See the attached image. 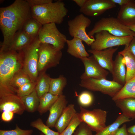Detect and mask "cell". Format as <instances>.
<instances>
[{"label": "cell", "mask_w": 135, "mask_h": 135, "mask_svg": "<svg viewBox=\"0 0 135 135\" xmlns=\"http://www.w3.org/2000/svg\"><path fill=\"white\" fill-rule=\"evenodd\" d=\"M72 1L80 8L84 6L87 0H73Z\"/></svg>", "instance_id": "7bdbcfd3"}, {"label": "cell", "mask_w": 135, "mask_h": 135, "mask_svg": "<svg viewBox=\"0 0 135 135\" xmlns=\"http://www.w3.org/2000/svg\"><path fill=\"white\" fill-rule=\"evenodd\" d=\"M127 27L130 30L135 33V24Z\"/></svg>", "instance_id": "f6af8a7d"}, {"label": "cell", "mask_w": 135, "mask_h": 135, "mask_svg": "<svg viewBox=\"0 0 135 135\" xmlns=\"http://www.w3.org/2000/svg\"><path fill=\"white\" fill-rule=\"evenodd\" d=\"M38 70L39 73L56 66L60 63L62 53L61 50L47 44L41 43L38 51Z\"/></svg>", "instance_id": "8992f818"}, {"label": "cell", "mask_w": 135, "mask_h": 135, "mask_svg": "<svg viewBox=\"0 0 135 135\" xmlns=\"http://www.w3.org/2000/svg\"><path fill=\"white\" fill-rule=\"evenodd\" d=\"M36 84V82H32L23 85L18 89L16 94L20 97L29 94L35 89Z\"/></svg>", "instance_id": "e575fe53"}, {"label": "cell", "mask_w": 135, "mask_h": 135, "mask_svg": "<svg viewBox=\"0 0 135 135\" xmlns=\"http://www.w3.org/2000/svg\"><path fill=\"white\" fill-rule=\"evenodd\" d=\"M102 30L106 31L116 36H130L135 37V32L122 24L117 18L113 17L104 18L100 19L95 23L88 34L92 38L96 34Z\"/></svg>", "instance_id": "5b68a950"}, {"label": "cell", "mask_w": 135, "mask_h": 135, "mask_svg": "<svg viewBox=\"0 0 135 135\" xmlns=\"http://www.w3.org/2000/svg\"><path fill=\"white\" fill-rule=\"evenodd\" d=\"M114 101L122 114L130 119H135V98H122Z\"/></svg>", "instance_id": "603a6c76"}, {"label": "cell", "mask_w": 135, "mask_h": 135, "mask_svg": "<svg viewBox=\"0 0 135 135\" xmlns=\"http://www.w3.org/2000/svg\"><path fill=\"white\" fill-rule=\"evenodd\" d=\"M74 135H93L92 131L85 123L81 122L74 132Z\"/></svg>", "instance_id": "8d00e7d4"}, {"label": "cell", "mask_w": 135, "mask_h": 135, "mask_svg": "<svg viewBox=\"0 0 135 135\" xmlns=\"http://www.w3.org/2000/svg\"><path fill=\"white\" fill-rule=\"evenodd\" d=\"M111 135H129L126 125L124 124L122 127L118 128Z\"/></svg>", "instance_id": "ab89813d"}, {"label": "cell", "mask_w": 135, "mask_h": 135, "mask_svg": "<svg viewBox=\"0 0 135 135\" xmlns=\"http://www.w3.org/2000/svg\"><path fill=\"white\" fill-rule=\"evenodd\" d=\"M91 23V21L88 18L82 14H79L68 22L69 33L72 37L78 38L90 46L95 39L94 37L90 38L88 36L86 29Z\"/></svg>", "instance_id": "8fae6325"}, {"label": "cell", "mask_w": 135, "mask_h": 135, "mask_svg": "<svg viewBox=\"0 0 135 135\" xmlns=\"http://www.w3.org/2000/svg\"><path fill=\"white\" fill-rule=\"evenodd\" d=\"M32 18L30 7L26 0H16L10 6L0 8V28L4 38L0 50L8 46L15 34Z\"/></svg>", "instance_id": "6da1fadb"}, {"label": "cell", "mask_w": 135, "mask_h": 135, "mask_svg": "<svg viewBox=\"0 0 135 135\" xmlns=\"http://www.w3.org/2000/svg\"><path fill=\"white\" fill-rule=\"evenodd\" d=\"M80 86L90 90L100 92L111 97H114L123 86L106 79L88 78L81 80Z\"/></svg>", "instance_id": "ba28073f"}, {"label": "cell", "mask_w": 135, "mask_h": 135, "mask_svg": "<svg viewBox=\"0 0 135 135\" xmlns=\"http://www.w3.org/2000/svg\"><path fill=\"white\" fill-rule=\"evenodd\" d=\"M118 49V48L112 47L100 50L90 49L88 51L92 54L102 67L108 70L111 74L114 62L113 55Z\"/></svg>", "instance_id": "9a60e30c"}, {"label": "cell", "mask_w": 135, "mask_h": 135, "mask_svg": "<svg viewBox=\"0 0 135 135\" xmlns=\"http://www.w3.org/2000/svg\"><path fill=\"white\" fill-rule=\"evenodd\" d=\"M116 18L127 26L135 24V1L131 0L128 3L120 6Z\"/></svg>", "instance_id": "e0dca14e"}, {"label": "cell", "mask_w": 135, "mask_h": 135, "mask_svg": "<svg viewBox=\"0 0 135 135\" xmlns=\"http://www.w3.org/2000/svg\"><path fill=\"white\" fill-rule=\"evenodd\" d=\"M42 25L32 18L24 24L22 30L28 36L33 39L38 36Z\"/></svg>", "instance_id": "484cf974"}, {"label": "cell", "mask_w": 135, "mask_h": 135, "mask_svg": "<svg viewBox=\"0 0 135 135\" xmlns=\"http://www.w3.org/2000/svg\"><path fill=\"white\" fill-rule=\"evenodd\" d=\"M32 130H24L20 128L17 125L16 128L10 130H0V135H32Z\"/></svg>", "instance_id": "d590c367"}, {"label": "cell", "mask_w": 135, "mask_h": 135, "mask_svg": "<svg viewBox=\"0 0 135 135\" xmlns=\"http://www.w3.org/2000/svg\"><path fill=\"white\" fill-rule=\"evenodd\" d=\"M40 43L38 36L33 39L28 46L18 52L22 60V69L33 82H36L38 75V51Z\"/></svg>", "instance_id": "277c9868"}, {"label": "cell", "mask_w": 135, "mask_h": 135, "mask_svg": "<svg viewBox=\"0 0 135 135\" xmlns=\"http://www.w3.org/2000/svg\"><path fill=\"white\" fill-rule=\"evenodd\" d=\"M68 102L65 96L63 94L58 98L49 111V114L46 122V125L50 128L54 127L58 119L67 107Z\"/></svg>", "instance_id": "2e32d148"}, {"label": "cell", "mask_w": 135, "mask_h": 135, "mask_svg": "<svg viewBox=\"0 0 135 135\" xmlns=\"http://www.w3.org/2000/svg\"><path fill=\"white\" fill-rule=\"evenodd\" d=\"M67 84L66 78L60 75L57 78H51L49 92L58 96L63 94V91Z\"/></svg>", "instance_id": "4316f807"}, {"label": "cell", "mask_w": 135, "mask_h": 135, "mask_svg": "<svg viewBox=\"0 0 135 135\" xmlns=\"http://www.w3.org/2000/svg\"><path fill=\"white\" fill-rule=\"evenodd\" d=\"M128 98H135V77L126 82L122 88L112 98L114 101Z\"/></svg>", "instance_id": "d4e9b609"}, {"label": "cell", "mask_w": 135, "mask_h": 135, "mask_svg": "<svg viewBox=\"0 0 135 135\" xmlns=\"http://www.w3.org/2000/svg\"><path fill=\"white\" fill-rule=\"evenodd\" d=\"M26 0L30 7L53 2V0Z\"/></svg>", "instance_id": "74e56055"}, {"label": "cell", "mask_w": 135, "mask_h": 135, "mask_svg": "<svg viewBox=\"0 0 135 135\" xmlns=\"http://www.w3.org/2000/svg\"><path fill=\"white\" fill-rule=\"evenodd\" d=\"M32 82L28 75L22 69L14 78L10 85L13 90L16 94L17 90L19 87L26 84Z\"/></svg>", "instance_id": "4dcf8cb0"}, {"label": "cell", "mask_w": 135, "mask_h": 135, "mask_svg": "<svg viewBox=\"0 0 135 135\" xmlns=\"http://www.w3.org/2000/svg\"><path fill=\"white\" fill-rule=\"evenodd\" d=\"M94 100L93 94L88 91H83L78 96V102L80 106L83 107L91 105L93 102Z\"/></svg>", "instance_id": "d6a6232c"}, {"label": "cell", "mask_w": 135, "mask_h": 135, "mask_svg": "<svg viewBox=\"0 0 135 135\" xmlns=\"http://www.w3.org/2000/svg\"><path fill=\"white\" fill-rule=\"evenodd\" d=\"M33 40L22 30H20L15 34L8 46L4 50H0V51L8 50L18 52L28 46Z\"/></svg>", "instance_id": "ac0fdd59"}, {"label": "cell", "mask_w": 135, "mask_h": 135, "mask_svg": "<svg viewBox=\"0 0 135 135\" xmlns=\"http://www.w3.org/2000/svg\"><path fill=\"white\" fill-rule=\"evenodd\" d=\"M129 49L135 56V37H134L129 46Z\"/></svg>", "instance_id": "60d3db41"}, {"label": "cell", "mask_w": 135, "mask_h": 135, "mask_svg": "<svg viewBox=\"0 0 135 135\" xmlns=\"http://www.w3.org/2000/svg\"><path fill=\"white\" fill-rule=\"evenodd\" d=\"M129 135H135V124L127 128Z\"/></svg>", "instance_id": "ee69618b"}, {"label": "cell", "mask_w": 135, "mask_h": 135, "mask_svg": "<svg viewBox=\"0 0 135 135\" xmlns=\"http://www.w3.org/2000/svg\"><path fill=\"white\" fill-rule=\"evenodd\" d=\"M59 96L48 92L40 98L39 104L37 110L38 112L42 114L49 110Z\"/></svg>", "instance_id": "f1b7e54d"}, {"label": "cell", "mask_w": 135, "mask_h": 135, "mask_svg": "<svg viewBox=\"0 0 135 135\" xmlns=\"http://www.w3.org/2000/svg\"><path fill=\"white\" fill-rule=\"evenodd\" d=\"M123 56L118 53L114 61L111 74L112 80L124 86L126 82V69Z\"/></svg>", "instance_id": "d6986e66"}, {"label": "cell", "mask_w": 135, "mask_h": 135, "mask_svg": "<svg viewBox=\"0 0 135 135\" xmlns=\"http://www.w3.org/2000/svg\"><path fill=\"white\" fill-rule=\"evenodd\" d=\"M20 98L27 111L33 112L37 110L39 104L40 98L35 89L29 94Z\"/></svg>", "instance_id": "83f0119b"}, {"label": "cell", "mask_w": 135, "mask_h": 135, "mask_svg": "<svg viewBox=\"0 0 135 135\" xmlns=\"http://www.w3.org/2000/svg\"><path fill=\"white\" fill-rule=\"evenodd\" d=\"M25 110L21 98L16 94H8L0 97V112L10 111L14 114L20 115Z\"/></svg>", "instance_id": "5bb4252c"}, {"label": "cell", "mask_w": 135, "mask_h": 135, "mask_svg": "<svg viewBox=\"0 0 135 135\" xmlns=\"http://www.w3.org/2000/svg\"><path fill=\"white\" fill-rule=\"evenodd\" d=\"M116 6L111 0H87L79 11L84 15L94 17L100 16L107 10Z\"/></svg>", "instance_id": "4fadbf2b"}, {"label": "cell", "mask_w": 135, "mask_h": 135, "mask_svg": "<svg viewBox=\"0 0 135 135\" xmlns=\"http://www.w3.org/2000/svg\"><path fill=\"white\" fill-rule=\"evenodd\" d=\"M32 18L42 25L50 23L60 24L67 15L68 10L61 0L30 7Z\"/></svg>", "instance_id": "3957f363"}, {"label": "cell", "mask_w": 135, "mask_h": 135, "mask_svg": "<svg viewBox=\"0 0 135 135\" xmlns=\"http://www.w3.org/2000/svg\"><path fill=\"white\" fill-rule=\"evenodd\" d=\"M30 124L31 126L40 130L45 135H59L58 132L52 130L44 124L40 118L31 122Z\"/></svg>", "instance_id": "1f68e13d"}, {"label": "cell", "mask_w": 135, "mask_h": 135, "mask_svg": "<svg viewBox=\"0 0 135 135\" xmlns=\"http://www.w3.org/2000/svg\"><path fill=\"white\" fill-rule=\"evenodd\" d=\"M22 68V60L18 52L8 50L0 51V97L16 94L12 88L11 83L15 76Z\"/></svg>", "instance_id": "7a4b0ae2"}, {"label": "cell", "mask_w": 135, "mask_h": 135, "mask_svg": "<svg viewBox=\"0 0 135 135\" xmlns=\"http://www.w3.org/2000/svg\"><path fill=\"white\" fill-rule=\"evenodd\" d=\"M38 38L41 43L51 44L61 50L64 48L67 40L66 35L59 31L54 23L43 25Z\"/></svg>", "instance_id": "30bf717a"}, {"label": "cell", "mask_w": 135, "mask_h": 135, "mask_svg": "<svg viewBox=\"0 0 135 135\" xmlns=\"http://www.w3.org/2000/svg\"><path fill=\"white\" fill-rule=\"evenodd\" d=\"M82 40L76 37L71 40H67L66 43L68 46L67 52L71 55L81 59L88 57L89 54L86 50Z\"/></svg>", "instance_id": "ffe728a7"}, {"label": "cell", "mask_w": 135, "mask_h": 135, "mask_svg": "<svg viewBox=\"0 0 135 135\" xmlns=\"http://www.w3.org/2000/svg\"><path fill=\"white\" fill-rule=\"evenodd\" d=\"M40 135H45L44 134L42 133V132H41L40 134Z\"/></svg>", "instance_id": "bcb514c9"}, {"label": "cell", "mask_w": 135, "mask_h": 135, "mask_svg": "<svg viewBox=\"0 0 135 135\" xmlns=\"http://www.w3.org/2000/svg\"><path fill=\"white\" fill-rule=\"evenodd\" d=\"M51 78L46 72L38 74L35 89L39 98L49 92Z\"/></svg>", "instance_id": "cb8c5ba5"}, {"label": "cell", "mask_w": 135, "mask_h": 135, "mask_svg": "<svg viewBox=\"0 0 135 135\" xmlns=\"http://www.w3.org/2000/svg\"><path fill=\"white\" fill-rule=\"evenodd\" d=\"M76 113L74 104L67 106L54 126L58 132L60 133L65 130Z\"/></svg>", "instance_id": "7402d4cb"}, {"label": "cell", "mask_w": 135, "mask_h": 135, "mask_svg": "<svg viewBox=\"0 0 135 135\" xmlns=\"http://www.w3.org/2000/svg\"><path fill=\"white\" fill-rule=\"evenodd\" d=\"M81 122L76 113L68 126L62 133H60L59 135H72Z\"/></svg>", "instance_id": "836d02e7"}, {"label": "cell", "mask_w": 135, "mask_h": 135, "mask_svg": "<svg viewBox=\"0 0 135 135\" xmlns=\"http://www.w3.org/2000/svg\"><path fill=\"white\" fill-rule=\"evenodd\" d=\"M132 119L123 114L119 115L112 124L106 126L102 131L94 135H111L123 124L130 121Z\"/></svg>", "instance_id": "f546056e"}, {"label": "cell", "mask_w": 135, "mask_h": 135, "mask_svg": "<svg viewBox=\"0 0 135 135\" xmlns=\"http://www.w3.org/2000/svg\"><path fill=\"white\" fill-rule=\"evenodd\" d=\"M131 0H111L113 2L118 4L120 6L125 4L129 2Z\"/></svg>", "instance_id": "b9f144b4"}, {"label": "cell", "mask_w": 135, "mask_h": 135, "mask_svg": "<svg viewBox=\"0 0 135 135\" xmlns=\"http://www.w3.org/2000/svg\"><path fill=\"white\" fill-rule=\"evenodd\" d=\"M14 113L10 111H4L2 112L1 119L5 122H9L13 118Z\"/></svg>", "instance_id": "f35d334b"}, {"label": "cell", "mask_w": 135, "mask_h": 135, "mask_svg": "<svg viewBox=\"0 0 135 135\" xmlns=\"http://www.w3.org/2000/svg\"><path fill=\"white\" fill-rule=\"evenodd\" d=\"M118 53L124 57L123 62L126 69V82L135 77V56L131 52L128 46H125L124 49Z\"/></svg>", "instance_id": "44dd1931"}, {"label": "cell", "mask_w": 135, "mask_h": 135, "mask_svg": "<svg viewBox=\"0 0 135 135\" xmlns=\"http://www.w3.org/2000/svg\"><path fill=\"white\" fill-rule=\"evenodd\" d=\"M94 35L95 40L90 46L91 49L96 50H102L120 46H129L134 37L130 36H116L105 30L98 32Z\"/></svg>", "instance_id": "52a82bcc"}, {"label": "cell", "mask_w": 135, "mask_h": 135, "mask_svg": "<svg viewBox=\"0 0 135 135\" xmlns=\"http://www.w3.org/2000/svg\"><path fill=\"white\" fill-rule=\"evenodd\" d=\"M80 109V112L77 114L80 120L86 124L92 131L96 133L106 126V111L98 108L89 110L81 106Z\"/></svg>", "instance_id": "9c48e42d"}, {"label": "cell", "mask_w": 135, "mask_h": 135, "mask_svg": "<svg viewBox=\"0 0 135 135\" xmlns=\"http://www.w3.org/2000/svg\"><path fill=\"white\" fill-rule=\"evenodd\" d=\"M80 60L84 67V72L80 77L81 80L91 78L106 79L108 72L100 65L92 55Z\"/></svg>", "instance_id": "7c38bea8"}]
</instances>
